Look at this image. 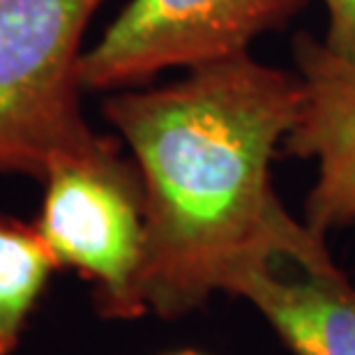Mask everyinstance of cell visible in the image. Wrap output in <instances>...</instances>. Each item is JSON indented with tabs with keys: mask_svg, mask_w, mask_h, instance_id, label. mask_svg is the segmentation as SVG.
Wrapping results in <instances>:
<instances>
[{
	"mask_svg": "<svg viewBox=\"0 0 355 355\" xmlns=\"http://www.w3.org/2000/svg\"><path fill=\"white\" fill-rule=\"evenodd\" d=\"M297 106V76L250 53L187 69L164 86L104 97L102 116L144 184L146 314L182 318L212 295H236L277 261L311 275L342 272L325 238L282 203L272 184V159Z\"/></svg>",
	"mask_w": 355,
	"mask_h": 355,
	"instance_id": "6da1fadb",
	"label": "cell"
},
{
	"mask_svg": "<svg viewBox=\"0 0 355 355\" xmlns=\"http://www.w3.org/2000/svg\"><path fill=\"white\" fill-rule=\"evenodd\" d=\"M106 0H0V173L42 180L106 139L83 116L81 58Z\"/></svg>",
	"mask_w": 355,
	"mask_h": 355,
	"instance_id": "7a4b0ae2",
	"label": "cell"
},
{
	"mask_svg": "<svg viewBox=\"0 0 355 355\" xmlns=\"http://www.w3.org/2000/svg\"><path fill=\"white\" fill-rule=\"evenodd\" d=\"M35 229L60 268L90 284L104 318L146 316L139 291L146 247L144 184L120 141L106 137L88 153L65 157L42 178Z\"/></svg>",
	"mask_w": 355,
	"mask_h": 355,
	"instance_id": "3957f363",
	"label": "cell"
},
{
	"mask_svg": "<svg viewBox=\"0 0 355 355\" xmlns=\"http://www.w3.org/2000/svg\"><path fill=\"white\" fill-rule=\"evenodd\" d=\"M309 0H130L83 51L86 92L144 86L168 69H194L250 53Z\"/></svg>",
	"mask_w": 355,
	"mask_h": 355,
	"instance_id": "277c9868",
	"label": "cell"
},
{
	"mask_svg": "<svg viewBox=\"0 0 355 355\" xmlns=\"http://www.w3.org/2000/svg\"><path fill=\"white\" fill-rule=\"evenodd\" d=\"M297 118L284 150L314 162L304 222L321 238L355 226V60L300 33L293 40Z\"/></svg>",
	"mask_w": 355,
	"mask_h": 355,
	"instance_id": "5b68a950",
	"label": "cell"
},
{
	"mask_svg": "<svg viewBox=\"0 0 355 355\" xmlns=\"http://www.w3.org/2000/svg\"><path fill=\"white\" fill-rule=\"evenodd\" d=\"M243 297L259 311L293 355H355V286L344 272L286 279L275 270L240 284Z\"/></svg>",
	"mask_w": 355,
	"mask_h": 355,
	"instance_id": "8992f818",
	"label": "cell"
},
{
	"mask_svg": "<svg viewBox=\"0 0 355 355\" xmlns=\"http://www.w3.org/2000/svg\"><path fill=\"white\" fill-rule=\"evenodd\" d=\"M58 268L35 224L0 215V355L19 349L28 321Z\"/></svg>",
	"mask_w": 355,
	"mask_h": 355,
	"instance_id": "52a82bcc",
	"label": "cell"
},
{
	"mask_svg": "<svg viewBox=\"0 0 355 355\" xmlns=\"http://www.w3.org/2000/svg\"><path fill=\"white\" fill-rule=\"evenodd\" d=\"M328 12L325 46L355 60V0H323Z\"/></svg>",
	"mask_w": 355,
	"mask_h": 355,
	"instance_id": "ba28073f",
	"label": "cell"
},
{
	"mask_svg": "<svg viewBox=\"0 0 355 355\" xmlns=\"http://www.w3.org/2000/svg\"><path fill=\"white\" fill-rule=\"evenodd\" d=\"M164 355H205V353L196 351V349H178V351H168Z\"/></svg>",
	"mask_w": 355,
	"mask_h": 355,
	"instance_id": "9c48e42d",
	"label": "cell"
},
{
	"mask_svg": "<svg viewBox=\"0 0 355 355\" xmlns=\"http://www.w3.org/2000/svg\"><path fill=\"white\" fill-rule=\"evenodd\" d=\"M353 286H355V284H353Z\"/></svg>",
	"mask_w": 355,
	"mask_h": 355,
	"instance_id": "30bf717a",
	"label": "cell"
}]
</instances>
